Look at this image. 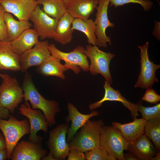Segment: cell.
Wrapping results in <instances>:
<instances>
[{"label":"cell","instance_id":"1","mask_svg":"<svg viewBox=\"0 0 160 160\" xmlns=\"http://www.w3.org/2000/svg\"><path fill=\"white\" fill-rule=\"evenodd\" d=\"M22 87L25 102L29 101L32 109L40 110L43 112L49 127L55 125V115L61 111L59 103L43 97L36 87L31 77L28 74L25 75Z\"/></svg>","mask_w":160,"mask_h":160},{"label":"cell","instance_id":"2","mask_svg":"<svg viewBox=\"0 0 160 160\" xmlns=\"http://www.w3.org/2000/svg\"><path fill=\"white\" fill-rule=\"evenodd\" d=\"M104 125L101 119L93 121L89 120L69 143L70 149L76 148L84 153L93 148H100V133Z\"/></svg>","mask_w":160,"mask_h":160},{"label":"cell","instance_id":"3","mask_svg":"<svg viewBox=\"0 0 160 160\" xmlns=\"http://www.w3.org/2000/svg\"><path fill=\"white\" fill-rule=\"evenodd\" d=\"M8 120L0 119V129L4 136L8 159H10L12 151L20 139L30 132L29 120L25 119L21 121L10 115Z\"/></svg>","mask_w":160,"mask_h":160},{"label":"cell","instance_id":"4","mask_svg":"<svg viewBox=\"0 0 160 160\" xmlns=\"http://www.w3.org/2000/svg\"><path fill=\"white\" fill-rule=\"evenodd\" d=\"M0 85V104L4 108L13 113L24 99L22 87L15 77L7 74H2Z\"/></svg>","mask_w":160,"mask_h":160},{"label":"cell","instance_id":"5","mask_svg":"<svg viewBox=\"0 0 160 160\" xmlns=\"http://www.w3.org/2000/svg\"><path fill=\"white\" fill-rule=\"evenodd\" d=\"M100 148L119 160H124L123 154L128 143L120 131L112 126L103 125L100 133Z\"/></svg>","mask_w":160,"mask_h":160},{"label":"cell","instance_id":"6","mask_svg":"<svg viewBox=\"0 0 160 160\" xmlns=\"http://www.w3.org/2000/svg\"><path fill=\"white\" fill-rule=\"evenodd\" d=\"M84 52L90 60L89 71L91 74L94 76L98 74H101L106 81L111 84L112 79L110 71L109 65L115 55L110 52H106L100 50L96 45L89 44L86 46Z\"/></svg>","mask_w":160,"mask_h":160},{"label":"cell","instance_id":"7","mask_svg":"<svg viewBox=\"0 0 160 160\" xmlns=\"http://www.w3.org/2000/svg\"><path fill=\"white\" fill-rule=\"evenodd\" d=\"M48 49L51 55L64 61L65 65L75 74L79 73L81 69L84 71H89V62L83 47L78 46L69 52L60 51L53 44H49Z\"/></svg>","mask_w":160,"mask_h":160},{"label":"cell","instance_id":"8","mask_svg":"<svg viewBox=\"0 0 160 160\" xmlns=\"http://www.w3.org/2000/svg\"><path fill=\"white\" fill-rule=\"evenodd\" d=\"M68 127V123H63L49 132L47 144L54 160H64L67 157L70 149L66 139Z\"/></svg>","mask_w":160,"mask_h":160},{"label":"cell","instance_id":"9","mask_svg":"<svg viewBox=\"0 0 160 160\" xmlns=\"http://www.w3.org/2000/svg\"><path fill=\"white\" fill-rule=\"evenodd\" d=\"M149 47L148 41L143 46H138L140 50L141 69L137 81L134 85L135 87L147 89L151 88L155 83L159 82L155 73L160 68V65L155 64L150 59L148 53Z\"/></svg>","mask_w":160,"mask_h":160},{"label":"cell","instance_id":"10","mask_svg":"<svg viewBox=\"0 0 160 160\" xmlns=\"http://www.w3.org/2000/svg\"><path fill=\"white\" fill-rule=\"evenodd\" d=\"M19 108L20 113L28 119L30 125L29 140L41 144L44 138L37 133L40 130L46 134L48 131V125L46 117L40 110L33 109L30 106L28 102H25Z\"/></svg>","mask_w":160,"mask_h":160},{"label":"cell","instance_id":"11","mask_svg":"<svg viewBox=\"0 0 160 160\" xmlns=\"http://www.w3.org/2000/svg\"><path fill=\"white\" fill-rule=\"evenodd\" d=\"M109 4L108 0H99L96 8V18L94 21L97 39V46L98 47L105 48L107 46L108 43L110 45H111L110 37L105 33L107 28L114 27V24L111 22L108 18V10Z\"/></svg>","mask_w":160,"mask_h":160},{"label":"cell","instance_id":"12","mask_svg":"<svg viewBox=\"0 0 160 160\" xmlns=\"http://www.w3.org/2000/svg\"><path fill=\"white\" fill-rule=\"evenodd\" d=\"M29 20L33 23L34 29L41 40L54 38L59 20L47 15L38 4L31 12Z\"/></svg>","mask_w":160,"mask_h":160},{"label":"cell","instance_id":"13","mask_svg":"<svg viewBox=\"0 0 160 160\" xmlns=\"http://www.w3.org/2000/svg\"><path fill=\"white\" fill-rule=\"evenodd\" d=\"M47 40L39 41L31 49L25 52L21 56V71L25 72L29 68L38 66L51 54Z\"/></svg>","mask_w":160,"mask_h":160},{"label":"cell","instance_id":"14","mask_svg":"<svg viewBox=\"0 0 160 160\" xmlns=\"http://www.w3.org/2000/svg\"><path fill=\"white\" fill-rule=\"evenodd\" d=\"M41 144L29 141L22 140L14 148L10 159L11 160H40L47 154Z\"/></svg>","mask_w":160,"mask_h":160},{"label":"cell","instance_id":"15","mask_svg":"<svg viewBox=\"0 0 160 160\" xmlns=\"http://www.w3.org/2000/svg\"><path fill=\"white\" fill-rule=\"evenodd\" d=\"M110 85L109 82L105 81L104 97L99 101L90 104L89 105V110L91 111L100 108L103 103L106 101H118L121 103L130 111L131 116L134 119L136 118L139 116L138 103L135 104L129 101L122 95L119 90H115Z\"/></svg>","mask_w":160,"mask_h":160},{"label":"cell","instance_id":"16","mask_svg":"<svg viewBox=\"0 0 160 160\" xmlns=\"http://www.w3.org/2000/svg\"><path fill=\"white\" fill-rule=\"evenodd\" d=\"M5 12L11 13L19 20H28L38 5L36 0H0Z\"/></svg>","mask_w":160,"mask_h":160},{"label":"cell","instance_id":"17","mask_svg":"<svg viewBox=\"0 0 160 160\" xmlns=\"http://www.w3.org/2000/svg\"><path fill=\"white\" fill-rule=\"evenodd\" d=\"M68 115L65 118L66 123L71 122L70 127H68L67 134V142L69 143L72 139L78 130L83 126L91 117L99 116L100 113L96 110L91 111L88 114L81 113L72 103H68L67 105Z\"/></svg>","mask_w":160,"mask_h":160},{"label":"cell","instance_id":"18","mask_svg":"<svg viewBox=\"0 0 160 160\" xmlns=\"http://www.w3.org/2000/svg\"><path fill=\"white\" fill-rule=\"evenodd\" d=\"M20 56L12 48L10 41H0V70L21 71Z\"/></svg>","mask_w":160,"mask_h":160},{"label":"cell","instance_id":"19","mask_svg":"<svg viewBox=\"0 0 160 160\" xmlns=\"http://www.w3.org/2000/svg\"><path fill=\"white\" fill-rule=\"evenodd\" d=\"M99 0H70L65 4L67 12L74 18L87 19L97 7Z\"/></svg>","mask_w":160,"mask_h":160},{"label":"cell","instance_id":"20","mask_svg":"<svg viewBox=\"0 0 160 160\" xmlns=\"http://www.w3.org/2000/svg\"><path fill=\"white\" fill-rule=\"evenodd\" d=\"M127 150L143 160H151L159 152L144 134L128 143Z\"/></svg>","mask_w":160,"mask_h":160},{"label":"cell","instance_id":"21","mask_svg":"<svg viewBox=\"0 0 160 160\" xmlns=\"http://www.w3.org/2000/svg\"><path fill=\"white\" fill-rule=\"evenodd\" d=\"M129 123L122 124L113 122L112 126L117 129L128 143L131 142L144 134L145 121L143 118L134 119Z\"/></svg>","mask_w":160,"mask_h":160},{"label":"cell","instance_id":"22","mask_svg":"<svg viewBox=\"0 0 160 160\" xmlns=\"http://www.w3.org/2000/svg\"><path fill=\"white\" fill-rule=\"evenodd\" d=\"M61 60L51 55L38 66L36 71L44 76H55L64 80V73L69 69L61 63Z\"/></svg>","mask_w":160,"mask_h":160},{"label":"cell","instance_id":"23","mask_svg":"<svg viewBox=\"0 0 160 160\" xmlns=\"http://www.w3.org/2000/svg\"><path fill=\"white\" fill-rule=\"evenodd\" d=\"M38 37L35 30L30 28L10 41L11 46L14 51L21 56L25 52L32 48L39 41Z\"/></svg>","mask_w":160,"mask_h":160},{"label":"cell","instance_id":"24","mask_svg":"<svg viewBox=\"0 0 160 160\" xmlns=\"http://www.w3.org/2000/svg\"><path fill=\"white\" fill-rule=\"evenodd\" d=\"M74 18L67 12L58 20L53 39L63 45L70 43L73 39V30L71 29L72 22Z\"/></svg>","mask_w":160,"mask_h":160},{"label":"cell","instance_id":"25","mask_svg":"<svg viewBox=\"0 0 160 160\" xmlns=\"http://www.w3.org/2000/svg\"><path fill=\"white\" fill-rule=\"evenodd\" d=\"M4 20L7 27V40L10 41L15 40L32 26L28 20H17L10 13L7 12L4 15Z\"/></svg>","mask_w":160,"mask_h":160},{"label":"cell","instance_id":"26","mask_svg":"<svg viewBox=\"0 0 160 160\" xmlns=\"http://www.w3.org/2000/svg\"><path fill=\"white\" fill-rule=\"evenodd\" d=\"M71 28L73 31L77 30L83 33L86 35L89 44L97 45V39L95 34V25L92 19L74 18Z\"/></svg>","mask_w":160,"mask_h":160},{"label":"cell","instance_id":"27","mask_svg":"<svg viewBox=\"0 0 160 160\" xmlns=\"http://www.w3.org/2000/svg\"><path fill=\"white\" fill-rule=\"evenodd\" d=\"M38 4L43 6V11L49 16L59 20L67 12L63 0H36Z\"/></svg>","mask_w":160,"mask_h":160},{"label":"cell","instance_id":"28","mask_svg":"<svg viewBox=\"0 0 160 160\" xmlns=\"http://www.w3.org/2000/svg\"><path fill=\"white\" fill-rule=\"evenodd\" d=\"M144 134L152 141L158 151H160V118L145 121Z\"/></svg>","mask_w":160,"mask_h":160},{"label":"cell","instance_id":"29","mask_svg":"<svg viewBox=\"0 0 160 160\" xmlns=\"http://www.w3.org/2000/svg\"><path fill=\"white\" fill-rule=\"evenodd\" d=\"M87 160H116V159L110 155L106 150L97 148L84 153Z\"/></svg>","mask_w":160,"mask_h":160},{"label":"cell","instance_id":"30","mask_svg":"<svg viewBox=\"0 0 160 160\" xmlns=\"http://www.w3.org/2000/svg\"><path fill=\"white\" fill-rule=\"evenodd\" d=\"M140 101L138 103V111L146 121L153 119L160 118V103L151 107H146L141 105Z\"/></svg>","mask_w":160,"mask_h":160},{"label":"cell","instance_id":"31","mask_svg":"<svg viewBox=\"0 0 160 160\" xmlns=\"http://www.w3.org/2000/svg\"><path fill=\"white\" fill-rule=\"evenodd\" d=\"M109 7L114 6L115 8L129 3L139 4L145 11H148L153 5V3L150 0H108Z\"/></svg>","mask_w":160,"mask_h":160},{"label":"cell","instance_id":"32","mask_svg":"<svg viewBox=\"0 0 160 160\" xmlns=\"http://www.w3.org/2000/svg\"><path fill=\"white\" fill-rule=\"evenodd\" d=\"M142 100L151 104H156L160 101V95L151 88L146 89Z\"/></svg>","mask_w":160,"mask_h":160},{"label":"cell","instance_id":"33","mask_svg":"<svg viewBox=\"0 0 160 160\" xmlns=\"http://www.w3.org/2000/svg\"><path fill=\"white\" fill-rule=\"evenodd\" d=\"M5 12L4 8L0 4V41L8 40L7 27L4 20Z\"/></svg>","mask_w":160,"mask_h":160},{"label":"cell","instance_id":"34","mask_svg":"<svg viewBox=\"0 0 160 160\" xmlns=\"http://www.w3.org/2000/svg\"><path fill=\"white\" fill-rule=\"evenodd\" d=\"M67 157V160H86L84 153L76 148L70 149Z\"/></svg>","mask_w":160,"mask_h":160},{"label":"cell","instance_id":"35","mask_svg":"<svg viewBox=\"0 0 160 160\" xmlns=\"http://www.w3.org/2000/svg\"><path fill=\"white\" fill-rule=\"evenodd\" d=\"M160 22L155 21V26L153 31V34L158 40L160 41Z\"/></svg>","mask_w":160,"mask_h":160},{"label":"cell","instance_id":"36","mask_svg":"<svg viewBox=\"0 0 160 160\" xmlns=\"http://www.w3.org/2000/svg\"><path fill=\"white\" fill-rule=\"evenodd\" d=\"M123 156L124 160H140L138 157L129 152L127 153H123Z\"/></svg>","mask_w":160,"mask_h":160},{"label":"cell","instance_id":"37","mask_svg":"<svg viewBox=\"0 0 160 160\" xmlns=\"http://www.w3.org/2000/svg\"><path fill=\"white\" fill-rule=\"evenodd\" d=\"M9 115V111L3 107L0 104V119H7Z\"/></svg>","mask_w":160,"mask_h":160},{"label":"cell","instance_id":"38","mask_svg":"<svg viewBox=\"0 0 160 160\" xmlns=\"http://www.w3.org/2000/svg\"><path fill=\"white\" fill-rule=\"evenodd\" d=\"M8 159V153L6 148L0 149V160Z\"/></svg>","mask_w":160,"mask_h":160},{"label":"cell","instance_id":"39","mask_svg":"<svg viewBox=\"0 0 160 160\" xmlns=\"http://www.w3.org/2000/svg\"><path fill=\"white\" fill-rule=\"evenodd\" d=\"M5 148H6L5 138L3 133L0 132V149Z\"/></svg>","mask_w":160,"mask_h":160},{"label":"cell","instance_id":"40","mask_svg":"<svg viewBox=\"0 0 160 160\" xmlns=\"http://www.w3.org/2000/svg\"><path fill=\"white\" fill-rule=\"evenodd\" d=\"M160 151L158 152L156 155L151 158V160H160Z\"/></svg>","mask_w":160,"mask_h":160},{"label":"cell","instance_id":"41","mask_svg":"<svg viewBox=\"0 0 160 160\" xmlns=\"http://www.w3.org/2000/svg\"><path fill=\"white\" fill-rule=\"evenodd\" d=\"M65 2V4L68 2L70 0H63Z\"/></svg>","mask_w":160,"mask_h":160},{"label":"cell","instance_id":"42","mask_svg":"<svg viewBox=\"0 0 160 160\" xmlns=\"http://www.w3.org/2000/svg\"><path fill=\"white\" fill-rule=\"evenodd\" d=\"M2 74L0 73V76L1 77L2 76Z\"/></svg>","mask_w":160,"mask_h":160}]
</instances>
